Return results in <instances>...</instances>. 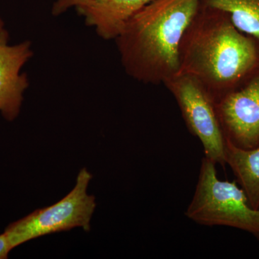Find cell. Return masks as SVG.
Wrapping results in <instances>:
<instances>
[{"mask_svg":"<svg viewBox=\"0 0 259 259\" xmlns=\"http://www.w3.org/2000/svg\"><path fill=\"white\" fill-rule=\"evenodd\" d=\"M178 73L198 79L217 102L259 74V40L202 0L180 42Z\"/></svg>","mask_w":259,"mask_h":259,"instance_id":"6da1fadb","label":"cell"},{"mask_svg":"<svg viewBox=\"0 0 259 259\" xmlns=\"http://www.w3.org/2000/svg\"><path fill=\"white\" fill-rule=\"evenodd\" d=\"M202 0H152L115 39L125 72L160 84L179 71V47Z\"/></svg>","mask_w":259,"mask_h":259,"instance_id":"7a4b0ae2","label":"cell"},{"mask_svg":"<svg viewBox=\"0 0 259 259\" xmlns=\"http://www.w3.org/2000/svg\"><path fill=\"white\" fill-rule=\"evenodd\" d=\"M186 217L207 226H227L253 235L259 241V209L253 208L236 181L219 180L216 163L202 159L198 182Z\"/></svg>","mask_w":259,"mask_h":259,"instance_id":"3957f363","label":"cell"},{"mask_svg":"<svg viewBox=\"0 0 259 259\" xmlns=\"http://www.w3.org/2000/svg\"><path fill=\"white\" fill-rule=\"evenodd\" d=\"M93 175L86 168L79 171L76 185L64 198L54 204L36 209L5 230L13 248L47 235L75 228L90 231L96 208L95 197L88 193Z\"/></svg>","mask_w":259,"mask_h":259,"instance_id":"277c9868","label":"cell"},{"mask_svg":"<svg viewBox=\"0 0 259 259\" xmlns=\"http://www.w3.org/2000/svg\"><path fill=\"white\" fill-rule=\"evenodd\" d=\"M163 84L175 97L189 131L202 145L204 156L224 166L226 138L214 97L192 75L177 73Z\"/></svg>","mask_w":259,"mask_h":259,"instance_id":"5b68a950","label":"cell"},{"mask_svg":"<svg viewBox=\"0 0 259 259\" xmlns=\"http://www.w3.org/2000/svg\"><path fill=\"white\" fill-rule=\"evenodd\" d=\"M225 138L237 147L259 146V74L216 102Z\"/></svg>","mask_w":259,"mask_h":259,"instance_id":"8992f818","label":"cell"},{"mask_svg":"<svg viewBox=\"0 0 259 259\" xmlns=\"http://www.w3.org/2000/svg\"><path fill=\"white\" fill-rule=\"evenodd\" d=\"M9 34L0 32V112L8 121L18 117L23 93L29 87L28 76L20 74L22 67L33 56L30 41L8 45Z\"/></svg>","mask_w":259,"mask_h":259,"instance_id":"52a82bcc","label":"cell"},{"mask_svg":"<svg viewBox=\"0 0 259 259\" xmlns=\"http://www.w3.org/2000/svg\"><path fill=\"white\" fill-rule=\"evenodd\" d=\"M152 0H88L76 7L88 26L105 40H115L138 12Z\"/></svg>","mask_w":259,"mask_h":259,"instance_id":"ba28073f","label":"cell"},{"mask_svg":"<svg viewBox=\"0 0 259 259\" xmlns=\"http://www.w3.org/2000/svg\"><path fill=\"white\" fill-rule=\"evenodd\" d=\"M225 163L231 168L251 207L259 209V146L244 149L226 139Z\"/></svg>","mask_w":259,"mask_h":259,"instance_id":"9c48e42d","label":"cell"},{"mask_svg":"<svg viewBox=\"0 0 259 259\" xmlns=\"http://www.w3.org/2000/svg\"><path fill=\"white\" fill-rule=\"evenodd\" d=\"M202 2L226 12L237 29L259 40V0H202Z\"/></svg>","mask_w":259,"mask_h":259,"instance_id":"30bf717a","label":"cell"},{"mask_svg":"<svg viewBox=\"0 0 259 259\" xmlns=\"http://www.w3.org/2000/svg\"><path fill=\"white\" fill-rule=\"evenodd\" d=\"M88 0H56L51 10V13L54 16H59L64 14L71 8H76Z\"/></svg>","mask_w":259,"mask_h":259,"instance_id":"8fae6325","label":"cell"},{"mask_svg":"<svg viewBox=\"0 0 259 259\" xmlns=\"http://www.w3.org/2000/svg\"><path fill=\"white\" fill-rule=\"evenodd\" d=\"M14 249L5 233L0 234V259L8 258L10 252Z\"/></svg>","mask_w":259,"mask_h":259,"instance_id":"7c38bea8","label":"cell"},{"mask_svg":"<svg viewBox=\"0 0 259 259\" xmlns=\"http://www.w3.org/2000/svg\"><path fill=\"white\" fill-rule=\"evenodd\" d=\"M5 23L3 22V20H2V18H0V32L3 31L4 30Z\"/></svg>","mask_w":259,"mask_h":259,"instance_id":"4fadbf2b","label":"cell"}]
</instances>
